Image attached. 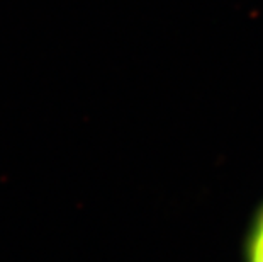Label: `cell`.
Returning a JSON list of instances; mask_svg holds the SVG:
<instances>
[{
  "label": "cell",
  "mask_w": 263,
  "mask_h": 262,
  "mask_svg": "<svg viewBox=\"0 0 263 262\" xmlns=\"http://www.w3.org/2000/svg\"><path fill=\"white\" fill-rule=\"evenodd\" d=\"M243 257L245 262H263V203L256 209L246 232Z\"/></svg>",
  "instance_id": "cell-1"
}]
</instances>
